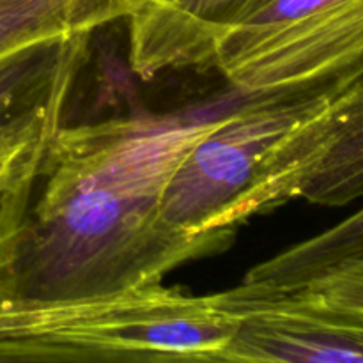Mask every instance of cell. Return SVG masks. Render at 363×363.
Returning <instances> with one entry per match:
<instances>
[{
	"label": "cell",
	"instance_id": "cell-7",
	"mask_svg": "<svg viewBox=\"0 0 363 363\" xmlns=\"http://www.w3.org/2000/svg\"><path fill=\"white\" fill-rule=\"evenodd\" d=\"M266 0H138L126 18L128 62L142 80L211 67L215 39Z\"/></svg>",
	"mask_w": 363,
	"mask_h": 363
},
{
	"label": "cell",
	"instance_id": "cell-8",
	"mask_svg": "<svg viewBox=\"0 0 363 363\" xmlns=\"http://www.w3.org/2000/svg\"><path fill=\"white\" fill-rule=\"evenodd\" d=\"M91 35L45 39L0 57V131L38 113L66 110L89 59Z\"/></svg>",
	"mask_w": 363,
	"mask_h": 363
},
{
	"label": "cell",
	"instance_id": "cell-6",
	"mask_svg": "<svg viewBox=\"0 0 363 363\" xmlns=\"http://www.w3.org/2000/svg\"><path fill=\"white\" fill-rule=\"evenodd\" d=\"M294 199L328 208L363 199V74L277 151L252 195L248 216Z\"/></svg>",
	"mask_w": 363,
	"mask_h": 363
},
{
	"label": "cell",
	"instance_id": "cell-12",
	"mask_svg": "<svg viewBox=\"0 0 363 363\" xmlns=\"http://www.w3.org/2000/svg\"><path fill=\"white\" fill-rule=\"evenodd\" d=\"M305 287L319 293L332 303L363 312V259L340 266Z\"/></svg>",
	"mask_w": 363,
	"mask_h": 363
},
{
	"label": "cell",
	"instance_id": "cell-1",
	"mask_svg": "<svg viewBox=\"0 0 363 363\" xmlns=\"http://www.w3.org/2000/svg\"><path fill=\"white\" fill-rule=\"evenodd\" d=\"M233 103L53 130L6 191L11 223L0 241V300L155 286L179 266L233 247L238 229L183 233L162 213L177 163Z\"/></svg>",
	"mask_w": 363,
	"mask_h": 363
},
{
	"label": "cell",
	"instance_id": "cell-9",
	"mask_svg": "<svg viewBox=\"0 0 363 363\" xmlns=\"http://www.w3.org/2000/svg\"><path fill=\"white\" fill-rule=\"evenodd\" d=\"M128 0H0V57L52 38L124 20Z\"/></svg>",
	"mask_w": 363,
	"mask_h": 363
},
{
	"label": "cell",
	"instance_id": "cell-10",
	"mask_svg": "<svg viewBox=\"0 0 363 363\" xmlns=\"http://www.w3.org/2000/svg\"><path fill=\"white\" fill-rule=\"evenodd\" d=\"M362 259L363 208L325 233L308 238L254 266L245 280L279 289H301L340 266Z\"/></svg>",
	"mask_w": 363,
	"mask_h": 363
},
{
	"label": "cell",
	"instance_id": "cell-13",
	"mask_svg": "<svg viewBox=\"0 0 363 363\" xmlns=\"http://www.w3.org/2000/svg\"><path fill=\"white\" fill-rule=\"evenodd\" d=\"M7 229H9V209H7V202L2 195L0 197V241H2Z\"/></svg>",
	"mask_w": 363,
	"mask_h": 363
},
{
	"label": "cell",
	"instance_id": "cell-3",
	"mask_svg": "<svg viewBox=\"0 0 363 363\" xmlns=\"http://www.w3.org/2000/svg\"><path fill=\"white\" fill-rule=\"evenodd\" d=\"M333 96L243 92L177 163L163 191V218L191 234L238 229L277 151Z\"/></svg>",
	"mask_w": 363,
	"mask_h": 363
},
{
	"label": "cell",
	"instance_id": "cell-11",
	"mask_svg": "<svg viewBox=\"0 0 363 363\" xmlns=\"http://www.w3.org/2000/svg\"><path fill=\"white\" fill-rule=\"evenodd\" d=\"M66 110H52L0 131V197L14 186L39 149L62 124Z\"/></svg>",
	"mask_w": 363,
	"mask_h": 363
},
{
	"label": "cell",
	"instance_id": "cell-4",
	"mask_svg": "<svg viewBox=\"0 0 363 363\" xmlns=\"http://www.w3.org/2000/svg\"><path fill=\"white\" fill-rule=\"evenodd\" d=\"M234 91L340 92L363 74V0H266L215 39Z\"/></svg>",
	"mask_w": 363,
	"mask_h": 363
},
{
	"label": "cell",
	"instance_id": "cell-2",
	"mask_svg": "<svg viewBox=\"0 0 363 363\" xmlns=\"http://www.w3.org/2000/svg\"><path fill=\"white\" fill-rule=\"evenodd\" d=\"M233 335L213 294L163 282L69 300H0V363H216Z\"/></svg>",
	"mask_w": 363,
	"mask_h": 363
},
{
	"label": "cell",
	"instance_id": "cell-5",
	"mask_svg": "<svg viewBox=\"0 0 363 363\" xmlns=\"http://www.w3.org/2000/svg\"><path fill=\"white\" fill-rule=\"evenodd\" d=\"M213 300L234 321L222 363H363V312L308 287L279 289L243 280Z\"/></svg>",
	"mask_w": 363,
	"mask_h": 363
}]
</instances>
